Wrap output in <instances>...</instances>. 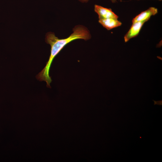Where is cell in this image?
<instances>
[{
    "instance_id": "1",
    "label": "cell",
    "mask_w": 162,
    "mask_h": 162,
    "mask_svg": "<svg viewBox=\"0 0 162 162\" xmlns=\"http://www.w3.org/2000/svg\"><path fill=\"white\" fill-rule=\"evenodd\" d=\"M73 33L68 37L64 39H59L52 32L47 33L45 36V41L51 46L50 53L46 65L36 76L40 81H45L46 86L50 88V83L52 80L49 75L50 68L53 60L62 49L67 44L78 39L87 40L91 38L89 32L87 28L81 25L75 26L73 29Z\"/></svg>"
},
{
    "instance_id": "2",
    "label": "cell",
    "mask_w": 162,
    "mask_h": 162,
    "mask_svg": "<svg viewBox=\"0 0 162 162\" xmlns=\"http://www.w3.org/2000/svg\"><path fill=\"white\" fill-rule=\"evenodd\" d=\"M94 10L98 14L99 19L110 18L118 19V16L110 8L95 4L94 6Z\"/></svg>"
},
{
    "instance_id": "3",
    "label": "cell",
    "mask_w": 162,
    "mask_h": 162,
    "mask_svg": "<svg viewBox=\"0 0 162 162\" xmlns=\"http://www.w3.org/2000/svg\"><path fill=\"white\" fill-rule=\"evenodd\" d=\"M146 21L137 22L132 23L130 29L124 37V42H127L130 39L137 36Z\"/></svg>"
},
{
    "instance_id": "4",
    "label": "cell",
    "mask_w": 162,
    "mask_h": 162,
    "mask_svg": "<svg viewBox=\"0 0 162 162\" xmlns=\"http://www.w3.org/2000/svg\"><path fill=\"white\" fill-rule=\"evenodd\" d=\"M158 13L157 8L154 7H151L147 10L142 11L137 15L132 20V23L143 21H148L150 17Z\"/></svg>"
},
{
    "instance_id": "5",
    "label": "cell",
    "mask_w": 162,
    "mask_h": 162,
    "mask_svg": "<svg viewBox=\"0 0 162 162\" xmlns=\"http://www.w3.org/2000/svg\"><path fill=\"white\" fill-rule=\"evenodd\" d=\"M98 22L108 30L119 27L122 24L118 19L112 18L99 19Z\"/></svg>"
},
{
    "instance_id": "6",
    "label": "cell",
    "mask_w": 162,
    "mask_h": 162,
    "mask_svg": "<svg viewBox=\"0 0 162 162\" xmlns=\"http://www.w3.org/2000/svg\"><path fill=\"white\" fill-rule=\"evenodd\" d=\"M80 1L81 2H87L89 0H78ZM112 2L114 3H115L116 2H117V0H110Z\"/></svg>"
},
{
    "instance_id": "7",
    "label": "cell",
    "mask_w": 162,
    "mask_h": 162,
    "mask_svg": "<svg viewBox=\"0 0 162 162\" xmlns=\"http://www.w3.org/2000/svg\"><path fill=\"white\" fill-rule=\"evenodd\" d=\"M159 0V1H161L162 0Z\"/></svg>"
}]
</instances>
